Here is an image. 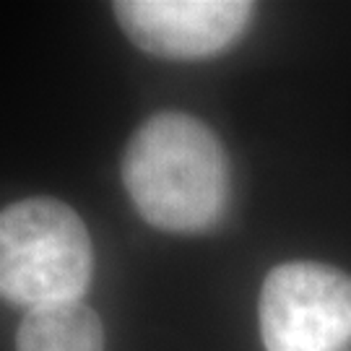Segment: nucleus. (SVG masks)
I'll return each mask as SVG.
<instances>
[{
    "mask_svg": "<svg viewBox=\"0 0 351 351\" xmlns=\"http://www.w3.org/2000/svg\"><path fill=\"white\" fill-rule=\"evenodd\" d=\"M123 182L151 226L193 234L224 216L229 162L216 133L198 117L159 112L128 141Z\"/></svg>",
    "mask_w": 351,
    "mask_h": 351,
    "instance_id": "obj_1",
    "label": "nucleus"
},
{
    "mask_svg": "<svg viewBox=\"0 0 351 351\" xmlns=\"http://www.w3.org/2000/svg\"><path fill=\"white\" fill-rule=\"evenodd\" d=\"M94 271L81 216L55 198H26L0 211V297L29 310L78 302Z\"/></svg>",
    "mask_w": 351,
    "mask_h": 351,
    "instance_id": "obj_2",
    "label": "nucleus"
},
{
    "mask_svg": "<svg viewBox=\"0 0 351 351\" xmlns=\"http://www.w3.org/2000/svg\"><path fill=\"white\" fill-rule=\"evenodd\" d=\"M19 351H104L99 315L84 302L29 310L16 336Z\"/></svg>",
    "mask_w": 351,
    "mask_h": 351,
    "instance_id": "obj_5",
    "label": "nucleus"
},
{
    "mask_svg": "<svg viewBox=\"0 0 351 351\" xmlns=\"http://www.w3.org/2000/svg\"><path fill=\"white\" fill-rule=\"evenodd\" d=\"M114 16L141 50L169 60H198L226 50L252 19L245 0H123Z\"/></svg>",
    "mask_w": 351,
    "mask_h": 351,
    "instance_id": "obj_4",
    "label": "nucleus"
},
{
    "mask_svg": "<svg viewBox=\"0 0 351 351\" xmlns=\"http://www.w3.org/2000/svg\"><path fill=\"white\" fill-rule=\"evenodd\" d=\"M258 315L265 351H341L351 341V276L323 263L276 265Z\"/></svg>",
    "mask_w": 351,
    "mask_h": 351,
    "instance_id": "obj_3",
    "label": "nucleus"
}]
</instances>
